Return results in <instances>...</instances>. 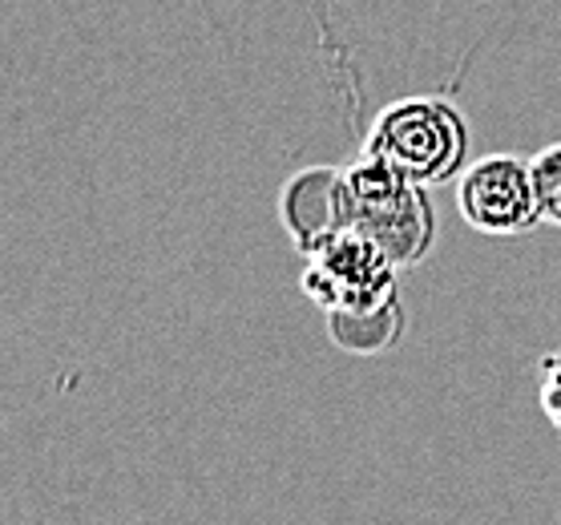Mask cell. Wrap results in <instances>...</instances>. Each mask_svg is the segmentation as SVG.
<instances>
[{"label":"cell","mask_w":561,"mask_h":525,"mask_svg":"<svg viewBox=\"0 0 561 525\" xmlns=\"http://www.w3.org/2000/svg\"><path fill=\"white\" fill-rule=\"evenodd\" d=\"M364 158H376L416 186H445L465 170L469 122L448 98L412 93L383 105L364 138Z\"/></svg>","instance_id":"6da1fadb"},{"label":"cell","mask_w":561,"mask_h":525,"mask_svg":"<svg viewBox=\"0 0 561 525\" xmlns=\"http://www.w3.org/2000/svg\"><path fill=\"white\" fill-rule=\"evenodd\" d=\"M344 179L352 231L371 239L396 267L424 263L436 243V215L428 191L364 155L352 167H344Z\"/></svg>","instance_id":"7a4b0ae2"},{"label":"cell","mask_w":561,"mask_h":525,"mask_svg":"<svg viewBox=\"0 0 561 525\" xmlns=\"http://www.w3.org/2000/svg\"><path fill=\"white\" fill-rule=\"evenodd\" d=\"M396 271L400 267L371 239H364L359 231H344L307 255L299 287L323 316H359L400 299Z\"/></svg>","instance_id":"3957f363"},{"label":"cell","mask_w":561,"mask_h":525,"mask_svg":"<svg viewBox=\"0 0 561 525\" xmlns=\"http://www.w3.org/2000/svg\"><path fill=\"white\" fill-rule=\"evenodd\" d=\"M457 210L477 235L513 239L534 231L541 218L534 162L517 155H489L457 179Z\"/></svg>","instance_id":"277c9868"},{"label":"cell","mask_w":561,"mask_h":525,"mask_svg":"<svg viewBox=\"0 0 561 525\" xmlns=\"http://www.w3.org/2000/svg\"><path fill=\"white\" fill-rule=\"evenodd\" d=\"M279 218L291 243L311 255L335 235L352 231V210H347V179L340 167H307L283 182Z\"/></svg>","instance_id":"5b68a950"},{"label":"cell","mask_w":561,"mask_h":525,"mask_svg":"<svg viewBox=\"0 0 561 525\" xmlns=\"http://www.w3.org/2000/svg\"><path fill=\"white\" fill-rule=\"evenodd\" d=\"M328 335L335 347H344L352 356H376L396 347L404 335V304L392 299L376 311H359V316H328Z\"/></svg>","instance_id":"8992f818"},{"label":"cell","mask_w":561,"mask_h":525,"mask_svg":"<svg viewBox=\"0 0 561 525\" xmlns=\"http://www.w3.org/2000/svg\"><path fill=\"white\" fill-rule=\"evenodd\" d=\"M534 182H537V203H541V218L549 227H561V141L546 146L534 158Z\"/></svg>","instance_id":"52a82bcc"},{"label":"cell","mask_w":561,"mask_h":525,"mask_svg":"<svg viewBox=\"0 0 561 525\" xmlns=\"http://www.w3.org/2000/svg\"><path fill=\"white\" fill-rule=\"evenodd\" d=\"M537 380H541V412L553 424V433L561 441V352H549L537 364Z\"/></svg>","instance_id":"ba28073f"}]
</instances>
